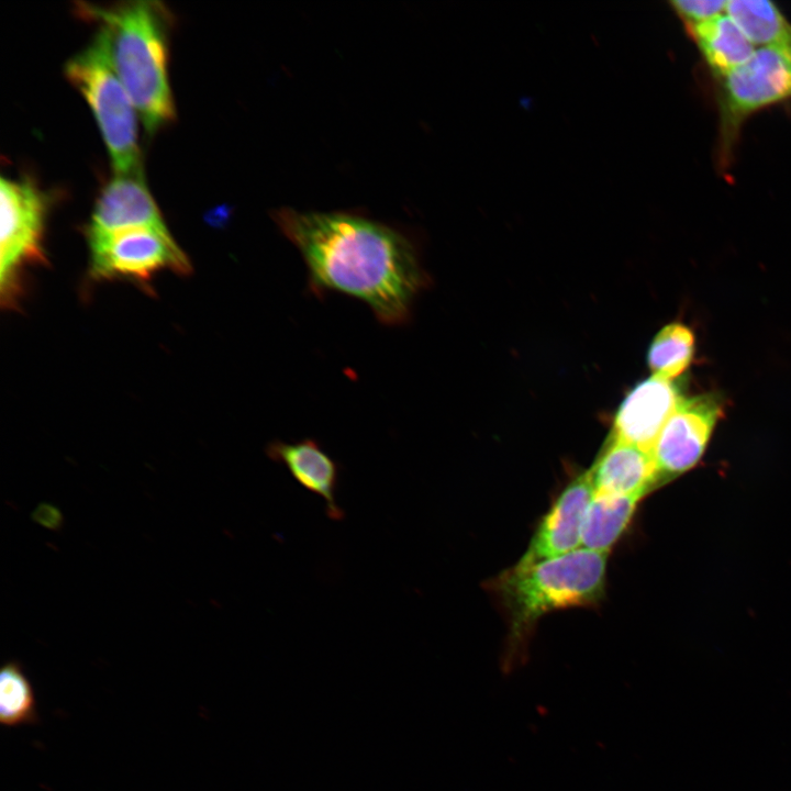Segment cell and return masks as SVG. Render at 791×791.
Segmentation results:
<instances>
[{
    "label": "cell",
    "mask_w": 791,
    "mask_h": 791,
    "mask_svg": "<svg viewBox=\"0 0 791 791\" xmlns=\"http://www.w3.org/2000/svg\"><path fill=\"white\" fill-rule=\"evenodd\" d=\"M299 249L315 294L338 291L364 301L379 322L402 325L428 283L414 245L385 224L342 212H272Z\"/></svg>",
    "instance_id": "obj_1"
},
{
    "label": "cell",
    "mask_w": 791,
    "mask_h": 791,
    "mask_svg": "<svg viewBox=\"0 0 791 791\" xmlns=\"http://www.w3.org/2000/svg\"><path fill=\"white\" fill-rule=\"evenodd\" d=\"M78 15L98 25L111 64L148 134L175 119L168 79L171 15L159 1L110 5L77 2Z\"/></svg>",
    "instance_id": "obj_2"
},
{
    "label": "cell",
    "mask_w": 791,
    "mask_h": 791,
    "mask_svg": "<svg viewBox=\"0 0 791 791\" xmlns=\"http://www.w3.org/2000/svg\"><path fill=\"white\" fill-rule=\"evenodd\" d=\"M608 554L579 548L526 569L511 568L494 581L510 623L503 670L512 671L535 623L546 613L597 604L605 593Z\"/></svg>",
    "instance_id": "obj_3"
},
{
    "label": "cell",
    "mask_w": 791,
    "mask_h": 791,
    "mask_svg": "<svg viewBox=\"0 0 791 791\" xmlns=\"http://www.w3.org/2000/svg\"><path fill=\"white\" fill-rule=\"evenodd\" d=\"M65 75L90 107L115 175L143 174L138 114L98 32L86 48L66 63Z\"/></svg>",
    "instance_id": "obj_4"
},
{
    "label": "cell",
    "mask_w": 791,
    "mask_h": 791,
    "mask_svg": "<svg viewBox=\"0 0 791 791\" xmlns=\"http://www.w3.org/2000/svg\"><path fill=\"white\" fill-rule=\"evenodd\" d=\"M0 201L1 304L13 308L21 292V271L45 260L43 237L49 200L27 177H2Z\"/></svg>",
    "instance_id": "obj_5"
},
{
    "label": "cell",
    "mask_w": 791,
    "mask_h": 791,
    "mask_svg": "<svg viewBox=\"0 0 791 791\" xmlns=\"http://www.w3.org/2000/svg\"><path fill=\"white\" fill-rule=\"evenodd\" d=\"M720 156L728 157L744 121L791 98V62L781 48L759 47L743 65L720 77Z\"/></svg>",
    "instance_id": "obj_6"
},
{
    "label": "cell",
    "mask_w": 791,
    "mask_h": 791,
    "mask_svg": "<svg viewBox=\"0 0 791 791\" xmlns=\"http://www.w3.org/2000/svg\"><path fill=\"white\" fill-rule=\"evenodd\" d=\"M90 276L96 280L126 278L147 286L164 269L178 274L191 265L169 231L133 227L88 242Z\"/></svg>",
    "instance_id": "obj_7"
},
{
    "label": "cell",
    "mask_w": 791,
    "mask_h": 791,
    "mask_svg": "<svg viewBox=\"0 0 791 791\" xmlns=\"http://www.w3.org/2000/svg\"><path fill=\"white\" fill-rule=\"evenodd\" d=\"M721 413V403L713 396L681 398L651 450L660 483L699 461Z\"/></svg>",
    "instance_id": "obj_8"
},
{
    "label": "cell",
    "mask_w": 791,
    "mask_h": 791,
    "mask_svg": "<svg viewBox=\"0 0 791 791\" xmlns=\"http://www.w3.org/2000/svg\"><path fill=\"white\" fill-rule=\"evenodd\" d=\"M594 488L590 470L576 477L559 494L539 523L516 570L564 556L579 549L582 526Z\"/></svg>",
    "instance_id": "obj_9"
},
{
    "label": "cell",
    "mask_w": 791,
    "mask_h": 791,
    "mask_svg": "<svg viewBox=\"0 0 791 791\" xmlns=\"http://www.w3.org/2000/svg\"><path fill=\"white\" fill-rule=\"evenodd\" d=\"M133 227L168 231L143 174L114 175L97 198L86 237L89 242Z\"/></svg>",
    "instance_id": "obj_10"
},
{
    "label": "cell",
    "mask_w": 791,
    "mask_h": 791,
    "mask_svg": "<svg viewBox=\"0 0 791 791\" xmlns=\"http://www.w3.org/2000/svg\"><path fill=\"white\" fill-rule=\"evenodd\" d=\"M682 396L671 380L651 376L636 385L621 403L611 438L650 452Z\"/></svg>",
    "instance_id": "obj_11"
},
{
    "label": "cell",
    "mask_w": 791,
    "mask_h": 791,
    "mask_svg": "<svg viewBox=\"0 0 791 791\" xmlns=\"http://www.w3.org/2000/svg\"><path fill=\"white\" fill-rule=\"evenodd\" d=\"M267 456L283 465L305 490L325 502L326 514L334 521L344 519L337 504L336 492L339 465L312 438L285 443L272 441L266 447Z\"/></svg>",
    "instance_id": "obj_12"
},
{
    "label": "cell",
    "mask_w": 791,
    "mask_h": 791,
    "mask_svg": "<svg viewBox=\"0 0 791 791\" xmlns=\"http://www.w3.org/2000/svg\"><path fill=\"white\" fill-rule=\"evenodd\" d=\"M589 470L594 493L645 495L660 483L650 452L611 437Z\"/></svg>",
    "instance_id": "obj_13"
},
{
    "label": "cell",
    "mask_w": 791,
    "mask_h": 791,
    "mask_svg": "<svg viewBox=\"0 0 791 791\" xmlns=\"http://www.w3.org/2000/svg\"><path fill=\"white\" fill-rule=\"evenodd\" d=\"M684 26L718 78L746 63L755 53L754 44L726 13Z\"/></svg>",
    "instance_id": "obj_14"
},
{
    "label": "cell",
    "mask_w": 791,
    "mask_h": 791,
    "mask_svg": "<svg viewBox=\"0 0 791 791\" xmlns=\"http://www.w3.org/2000/svg\"><path fill=\"white\" fill-rule=\"evenodd\" d=\"M643 497L594 493L582 526V548L608 554L624 533Z\"/></svg>",
    "instance_id": "obj_15"
},
{
    "label": "cell",
    "mask_w": 791,
    "mask_h": 791,
    "mask_svg": "<svg viewBox=\"0 0 791 791\" xmlns=\"http://www.w3.org/2000/svg\"><path fill=\"white\" fill-rule=\"evenodd\" d=\"M725 13L754 45L782 49L791 38V25L771 1L729 0Z\"/></svg>",
    "instance_id": "obj_16"
},
{
    "label": "cell",
    "mask_w": 791,
    "mask_h": 791,
    "mask_svg": "<svg viewBox=\"0 0 791 791\" xmlns=\"http://www.w3.org/2000/svg\"><path fill=\"white\" fill-rule=\"evenodd\" d=\"M40 721L35 692L23 667L16 660L7 661L0 673V723L14 727Z\"/></svg>",
    "instance_id": "obj_17"
},
{
    "label": "cell",
    "mask_w": 791,
    "mask_h": 791,
    "mask_svg": "<svg viewBox=\"0 0 791 791\" xmlns=\"http://www.w3.org/2000/svg\"><path fill=\"white\" fill-rule=\"evenodd\" d=\"M693 353L692 331L681 323H670L654 337L647 361L655 376L671 380L689 367Z\"/></svg>",
    "instance_id": "obj_18"
},
{
    "label": "cell",
    "mask_w": 791,
    "mask_h": 791,
    "mask_svg": "<svg viewBox=\"0 0 791 791\" xmlns=\"http://www.w3.org/2000/svg\"><path fill=\"white\" fill-rule=\"evenodd\" d=\"M724 0H673V11L683 20L684 25H692L711 20L725 12Z\"/></svg>",
    "instance_id": "obj_19"
},
{
    "label": "cell",
    "mask_w": 791,
    "mask_h": 791,
    "mask_svg": "<svg viewBox=\"0 0 791 791\" xmlns=\"http://www.w3.org/2000/svg\"><path fill=\"white\" fill-rule=\"evenodd\" d=\"M32 519L42 526L53 531L62 528L64 523L60 510L49 503H41L33 511Z\"/></svg>",
    "instance_id": "obj_20"
},
{
    "label": "cell",
    "mask_w": 791,
    "mask_h": 791,
    "mask_svg": "<svg viewBox=\"0 0 791 791\" xmlns=\"http://www.w3.org/2000/svg\"><path fill=\"white\" fill-rule=\"evenodd\" d=\"M782 51L788 56L789 60L791 62V38L789 40L788 44L782 48Z\"/></svg>",
    "instance_id": "obj_21"
}]
</instances>
